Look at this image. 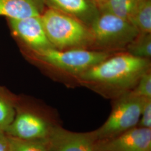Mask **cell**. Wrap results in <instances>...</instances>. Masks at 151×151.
I'll return each instance as SVG.
<instances>
[{
    "mask_svg": "<svg viewBox=\"0 0 151 151\" xmlns=\"http://www.w3.org/2000/svg\"><path fill=\"white\" fill-rule=\"evenodd\" d=\"M41 19L47 38L54 48H85L93 44L90 28L75 18L47 8Z\"/></svg>",
    "mask_w": 151,
    "mask_h": 151,
    "instance_id": "4",
    "label": "cell"
},
{
    "mask_svg": "<svg viewBox=\"0 0 151 151\" xmlns=\"http://www.w3.org/2000/svg\"><path fill=\"white\" fill-rule=\"evenodd\" d=\"M94 1L97 4V6H99V8H100L101 6H103L104 4H105L108 0H94Z\"/></svg>",
    "mask_w": 151,
    "mask_h": 151,
    "instance_id": "20",
    "label": "cell"
},
{
    "mask_svg": "<svg viewBox=\"0 0 151 151\" xmlns=\"http://www.w3.org/2000/svg\"><path fill=\"white\" fill-rule=\"evenodd\" d=\"M8 137L9 151H50L47 140H29Z\"/></svg>",
    "mask_w": 151,
    "mask_h": 151,
    "instance_id": "16",
    "label": "cell"
},
{
    "mask_svg": "<svg viewBox=\"0 0 151 151\" xmlns=\"http://www.w3.org/2000/svg\"><path fill=\"white\" fill-rule=\"evenodd\" d=\"M50 151H96L97 140L93 132L79 133L60 125L47 140Z\"/></svg>",
    "mask_w": 151,
    "mask_h": 151,
    "instance_id": "9",
    "label": "cell"
},
{
    "mask_svg": "<svg viewBox=\"0 0 151 151\" xmlns=\"http://www.w3.org/2000/svg\"><path fill=\"white\" fill-rule=\"evenodd\" d=\"M27 59L49 69L65 72L77 78L110 57L105 51L72 48H50L39 52H22Z\"/></svg>",
    "mask_w": 151,
    "mask_h": 151,
    "instance_id": "3",
    "label": "cell"
},
{
    "mask_svg": "<svg viewBox=\"0 0 151 151\" xmlns=\"http://www.w3.org/2000/svg\"><path fill=\"white\" fill-rule=\"evenodd\" d=\"M18 95L0 85V130L5 132L14 119Z\"/></svg>",
    "mask_w": 151,
    "mask_h": 151,
    "instance_id": "12",
    "label": "cell"
},
{
    "mask_svg": "<svg viewBox=\"0 0 151 151\" xmlns=\"http://www.w3.org/2000/svg\"><path fill=\"white\" fill-rule=\"evenodd\" d=\"M146 99L130 91L116 98L106 122L92 131L97 141L112 138L137 127Z\"/></svg>",
    "mask_w": 151,
    "mask_h": 151,
    "instance_id": "5",
    "label": "cell"
},
{
    "mask_svg": "<svg viewBox=\"0 0 151 151\" xmlns=\"http://www.w3.org/2000/svg\"><path fill=\"white\" fill-rule=\"evenodd\" d=\"M128 52L134 57L150 60L151 57V33H139L127 47Z\"/></svg>",
    "mask_w": 151,
    "mask_h": 151,
    "instance_id": "15",
    "label": "cell"
},
{
    "mask_svg": "<svg viewBox=\"0 0 151 151\" xmlns=\"http://www.w3.org/2000/svg\"><path fill=\"white\" fill-rule=\"evenodd\" d=\"M89 28L93 44L105 49L127 47L139 33L129 22L106 11H100Z\"/></svg>",
    "mask_w": 151,
    "mask_h": 151,
    "instance_id": "6",
    "label": "cell"
},
{
    "mask_svg": "<svg viewBox=\"0 0 151 151\" xmlns=\"http://www.w3.org/2000/svg\"><path fill=\"white\" fill-rule=\"evenodd\" d=\"M60 125V119L50 108L32 97L18 95L15 117L5 133L20 139L47 140Z\"/></svg>",
    "mask_w": 151,
    "mask_h": 151,
    "instance_id": "2",
    "label": "cell"
},
{
    "mask_svg": "<svg viewBox=\"0 0 151 151\" xmlns=\"http://www.w3.org/2000/svg\"><path fill=\"white\" fill-rule=\"evenodd\" d=\"M130 92L138 97L151 98V70H147L140 77L135 86Z\"/></svg>",
    "mask_w": 151,
    "mask_h": 151,
    "instance_id": "17",
    "label": "cell"
},
{
    "mask_svg": "<svg viewBox=\"0 0 151 151\" xmlns=\"http://www.w3.org/2000/svg\"><path fill=\"white\" fill-rule=\"evenodd\" d=\"M137 127L151 129V98L146 99Z\"/></svg>",
    "mask_w": 151,
    "mask_h": 151,
    "instance_id": "18",
    "label": "cell"
},
{
    "mask_svg": "<svg viewBox=\"0 0 151 151\" xmlns=\"http://www.w3.org/2000/svg\"><path fill=\"white\" fill-rule=\"evenodd\" d=\"M47 8L72 16L90 27L100 14L94 0H44Z\"/></svg>",
    "mask_w": 151,
    "mask_h": 151,
    "instance_id": "10",
    "label": "cell"
},
{
    "mask_svg": "<svg viewBox=\"0 0 151 151\" xmlns=\"http://www.w3.org/2000/svg\"><path fill=\"white\" fill-rule=\"evenodd\" d=\"M96 151H151V129L135 127L112 138L97 141Z\"/></svg>",
    "mask_w": 151,
    "mask_h": 151,
    "instance_id": "8",
    "label": "cell"
},
{
    "mask_svg": "<svg viewBox=\"0 0 151 151\" xmlns=\"http://www.w3.org/2000/svg\"><path fill=\"white\" fill-rule=\"evenodd\" d=\"M47 7L44 0H0V16L22 19L41 16Z\"/></svg>",
    "mask_w": 151,
    "mask_h": 151,
    "instance_id": "11",
    "label": "cell"
},
{
    "mask_svg": "<svg viewBox=\"0 0 151 151\" xmlns=\"http://www.w3.org/2000/svg\"><path fill=\"white\" fill-rule=\"evenodd\" d=\"M0 151H9V137L2 130H0Z\"/></svg>",
    "mask_w": 151,
    "mask_h": 151,
    "instance_id": "19",
    "label": "cell"
},
{
    "mask_svg": "<svg viewBox=\"0 0 151 151\" xmlns=\"http://www.w3.org/2000/svg\"><path fill=\"white\" fill-rule=\"evenodd\" d=\"M137 0H108L99 8L129 22Z\"/></svg>",
    "mask_w": 151,
    "mask_h": 151,
    "instance_id": "14",
    "label": "cell"
},
{
    "mask_svg": "<svg viewBox=\"0 0 151 151\" xmlns=\"http://www.w3.org/2000/svg\"><path fill=\"white\" fill-rule=\"evenodd\" d=\"M150 67V60L127 53L109 57L77 78L81 84L103 96L116 99L131 91Z\"/></svg>",
    "mask_w": 151,
    "mask_h": 151,
    "instance_id": "1",
    "label": "cell"
},
{
    "mask_svg": "<svg viewBox=\"0 0 151 151\" xmlns=\"http://www.w3.org/2000/svg\"><path fill=\"white\" fill-rule=\"evenodd\" d=\"M140 33H151V0H137L130 19Z\"/></svg>",
    "mask_w": 151,
    "mask_h": 151,
    "instance_id": "13",
    "label": "cell"
},
{
    "mask_svg": "<svg viewBox=\"0 0 151 151\" xmlns=\"http://www.w3.org/2000/svg\"><path fill=\"white\" fill-rule=\"evenodd\" d=\"M6 19L11 37L21 52H39L54 48L45 32L41 16Z\"/></svg>",
    "mask_w": 151,
    "mask_h": 151,
    "instance_id": "7",
    "label": "cell"
}]
</instances>
